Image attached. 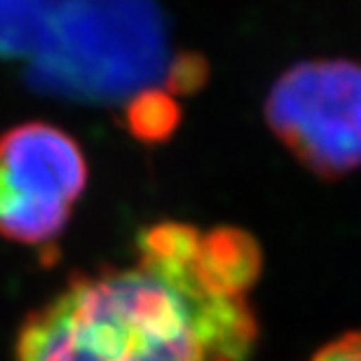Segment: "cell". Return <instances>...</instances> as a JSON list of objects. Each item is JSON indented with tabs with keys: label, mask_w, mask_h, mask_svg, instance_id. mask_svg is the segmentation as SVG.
I'll return each mask as SVG.
<instances>
[{
	"label": "cell",
	"mask_w": 361,
	"mask_h": 361,
	"mask_svg": "<svg viewBox=\"0 0 361 361\" xmlns=\"http://www.w3.org/2000/svg\"><path fill=\"white\" fill-rule=\"evenodd\" d=\"M33 80L80 101H120L167 75V35L155 0H49L33 49Z\"/></svg>",
	"instance_id": "2"
},
{
	"label": "cell",
	"mask_w": 361,
	"mask_h": 361,
	"mask_svg": "<svg viewBox=\"0 0 361 361\" xmlns=\"http://www.w3.org/2000/svg\"><path fill=\"white\" fill-rule=\"evenodd\" d=\"M49 0H0V56L31 54L45 28Z\"/></svg>",
	"instance_id": "5"
},
{
	"label": "cell",
	"mask_w": 361,
	"mask_h": 361,
	"mask_svg": "<svg viewBox=\"0 0 361 361\" xmlns=\"http://www.w3.org/2000/svg\"><path fill=\"white\" fill-rule=\"evenodd\" d=\"M87 183V162L66 132L42 122L0 136V237L47 244L61 233Z\"/></svg>",
	"instance_id": "4"
},
{
	"label": "cell",
	"mask_w": 361,
	"mask_h": 361,
	"mask_svg": "<svg viewBox=\"0 0 361 361\" xmlns=\"http://www.w3.org/2000/svg\"><path fill=\"white\" fill-rule=\"evenodd\" d=\"M256 272L249 237L160 223L134 263L71 281L28 317L17 361H244Z\"/></svg>",
	"instance_id": "1"
},
{
	"label": "cell",
	"mask_w": 361,
	"mask_h": 361,
	"mask_svg": "<svg viewBox=\"0 0 361 361\" xmlns=\"http://www.w3.org/2000/svg\"><path fill=\"white\" fill-rule=\"evenodd\" d=\"M268 122L281 143L322 176L361 169V66L302 61L272 85Z\"/></svg>",
	"instance_id": "3"
},
{
	"label": "cell",
	"mask_w": 361,
	"mask_h": 361,
	"mask_svg": "<svg viewBox=\"0 0 361 361\" xmlns=\"http://www.w3.org/2000/svg\"><path fill=\"white\" fill-rule=\"evenodd\" d=\"M312 361H361V331L329 343L317 352Z\"/></svg>",
	"instance_id": "6"
}]
</instances>
